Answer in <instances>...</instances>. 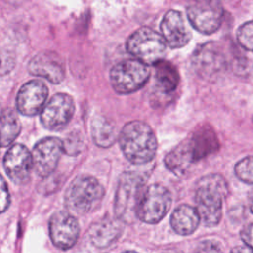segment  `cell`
Instances as JSON below:
<instances>
[{
  "label": "cell",
  "instance_id": "obj_1",
  "mask_svg": "<svg viewBox=\"0 0 253 253\" xmlns=\"http://www.w3.org/2000/svg\"><path fill=\"white\" fill-rule=\"evenodd\" d=\"M119 142L126 158L137 165L151 161L157 149V140L152 128L141 121L125 125L119 134Z\"/></svg>",
  "mask_w": 253,
  "mask_h": 253
},
{
  "label": "cell",
  "instance_id": "obj_2",
  "mask_svg": "<svg viewBox=\"0 0 253 253\" xmlns=\"http://www.w3.org/2000/svg\"><path fill=\"white\" fill-rule=\"evenodd\" d=\"M227 193V183L219 174H210L198 181L195 201L205 225L215 226L218 224L222 215V201Z\"/></svg>",
  "mask_w": 253,
  "mask_h": 253
},
{
  "label": "cell",
  "instance_id": "obj_3",
  "mask_svg": "<svg viewBox=\"0 0 253 253\" xmlns=\"http://www.w3.org/2000/svg\"><path fill=\"white\" fill-rule=\"evenodd\" d=\"M145 180L135 172L123 173L119 179L115 197V215L124 222H132L137 217V209L142 198Z\"/></svg>",
  "mask_w": 253,
  "mask_h": 253
},
{
  "label": "cell",
  "instance_id": "obj_4",
  "mask_svg": "<svg viewBox=\"0 0 253 253\" xmlns=\"http://www.w3.org/2000/svg\"><path fill=\"white\" fill-rule=\"evenodd\" d=\"M104 188L97 179L82 175L75 178L64 195V204L68 211L75 213H88L101 204Z\"/></svg>",
  "mask_w": 253,
  "mask_h": 253
},
{
  "label": "cell",
  "instance_id": "obj_5",
  "mask_svg": "<svg viewBox=\"0 0 253 253\" xmlns=\"http://www.w3.org/2000/svg\"><path fill=\"white\" fill-rule=\"evenodd\" d=\"M166 44L162 35L150 28L142 27L129 36L126 46L134 58L147 65H154L164 59Z\"/></svg>",
  "mask_w": 253,
  "mask_h": 253
},
{
  "label": "cell",
  "instance_id": "obj_6",
  "mask_svg": "<svg viewBox=\"0 0 253 253\" xmlns=\"http://www.w3.org/2000/svg\"><path fill=\"white\" fill-rule=\"evenodd\" d=\"M150 72L146 63L134 58L118 62L110 71V81L119 94H129L143 87Z\"/></svg>",
  "mask_w": 253,
  "mask_h": 253
},
{
  "label": "cell",
  "instance_id": "obj_7",
  "mask_svg": "<svg viewBox=\"0 0 253 253\" xmlns=\"http://www.w3.org/2000/svg\"><path fill=\"white\" fill-rule=\"evenodd\" d=\"M190 24L198 32L211 35L221 26L224 11L219 0H190L187 5Z\"/></svg>",
  "mask_w": 253,
  "mask_h": 253
},
{
  "label": "cell",
  "instance_id": "obj_8",
  "mask_svg": "<svg viewBox=\"0 0 253 253\" xmlns=\"http://www.w3.org/2000/svg\"><path fill=\"white\" fill-rule=\"evenodd\" d=\"M171 194L164 186L153 184L145 188L137 209V218L146 223L160 221L171 206Z\"/></svg>",
  "mask_w": 253,
  "mask_h": 253
},
{
  "label": "cell",
  "instance_id": "obj_9",
  "mask_svg": "<svg viewBox=\"0 0 253 253\" xmlns=\"http://www.w3.org/2000/svg\"><path fill=\"white\" fill-rule=\"evenodd\" d=\"M192 64L201 77L213 79L225 69L227 57L218 42H210L196 48L192 56Z\"/></svg>",
  "mask_w": 253,
  "mask_h": 253
},
{
  "label": "cell",
  "instance_id": "obj_10",
  "mask_svg": "<svg viewBox=\"0 0 253 253\" xmlns=\"http://www.w3.org/2000/svg\"><path fill=\"white\" fill-rule=\"evenodd\" d=\"M74 111L73 99L67 94L58 93L44 105L41 112V122L49 130H60L68 125Z\"/></svg>",
  "mask_w": 253,
  "mask_h": 253
},
{
  "label": "cell",
  "instance_id": "obj_11",
  "mask_svg": "<svg viewBox=\"0 0 253 253\" xmlns=\"http://www.w3.org/2000/svg\"><path fill=\"white\" fill-rule=\"evenodd\" d=\"M63 151V141L57 137L48 136L38 141L32 151L35 172L42 178L51 175Z\"/></svg>",
  "mask_w": 253,
  "mask_h": 253
},
{
  "label": "cell",
  "instance_id": "obj_12",
  "mask_svg": "<svg viewBox=\"0 0 253 253\" xmlns=\"http://www.w3.org/2000/svg\"><path fill=\"white\" fill-rule=\"evenodd\" d=\"M3 166L8 177L18 185L27 183L34 169L33 155L22 144H14L4 155Z\"/></svg>",
  "mask_w": 253,
  "mask_h": 253
},
{
  "label": "cell",
  "instance_id": "obj_13",
  "mask_svg": "<svg viewBox=\"0 0 253 253\" xmlns=\"http://www.w3.org/2000/svg\"><path fill=\"white\" fill-rule=\"evenodd\" d=\"M49 235L55 247L67 250L75 245L79 236V224L75 216L67 211H58L49 219Z\"/></svg>",
  "mask_w": 253,
  "mask_h": 253
},
{
  "label": "cell",
  "instance_id": "obj_14",
  "mask_svg": "<svg viewBox=\"0 0 253 253\" xmlns=\"http://www.w3.org/2000/svg\"><path fill=\"white\" fill-rule=\"evenodd\" d=\"M47 95L48 89L42 81L31 80L24 84L17 94V110L28 117L36 116L42 111Z\"/></svg>",
  "mask_w": 253,
  "mask_h": 253
},
{
  "label": "cell",
  "instance_id": "obj_15",
  "mask_svg": "<svg viewBox=\"0 0 253 253\" xmlns=\"http://www.w3.org/2000/svg\"><path fill=\"white\" fill-rule=\"evenodd\" d=\"M28 70L32 75L44 78L53 84L60 83L65 76L63 60L56 52L50 50L36 54L30 60Z\"/></svg>",
  "mask_w": 253,
  "mask_h": 253
},
{
  "label": "cell",
  "instance_id": "obj_16",
  "mask_svg": "<svg viewBox=\"0 0 253 253\" xmlns=\"http://www.w3.org/2000/svg\"><path fill=\"white\" fill-rule=\"evenodd\" d=\"M160 30L166 43L172 48L185 46L192 38L184 16L176 10H169L165 13L160 24Z\"/></svg>",
  "mask_w": 253,
  "mask_h": 253
},
{
  "label": "cell",
  "instance_id": "obj_17",
  "mask_svg": "<svg viewBox=\"0 0 253 253\" xmlns=\"http://www.w3.org/2000/svg\"><path fill=\"white\" fill-rule=\"evenodd\" d=\"M193 163L207 157L219 147L215 132L210 126H202L184 140Z\"/></svg>",
  "mask_w": 253,
  "mask_h": 253
},
{
  "label": "cell",
  "instance_id": "obj_18",
  "mask_svg": "<svg viewBox=\"0 0 253 253\" xmlns=\"http://www.w3.org/2000/svg\"><path fill=\"white\" fill-rule=\"evenodd\" d=\"M124 230V221L113 217H104L94 222L88 231L92 244L98 248H106L116 242Z\"/></svg>",
  "mask_w": 253,
  "mask_h": 253
},
{
  "label": "cell",
  "instance_id": "obj_19",
  "mask_svg": "<svg viewBox=\"0 0 253 253\" xmlns=\"http://www.w3.org/2000/svg\"><path fill=\"white\" fill-rule=\"evenodd\" d=\"M201 220L197 208L189 205H181L171 214L170 224L177 234L185 236L192 234L199 226Z\"/></svg>",
  "mask_w": 253,
  "mask_h": 253
},
{
  "label": "cell",
  "instance_id": "obj_20",
  "mask_svg": "<svg viewBox=\"0 0 253 253\" xmlns=\"http://www.w3.org/2000/svg\"><path fill=\"white\" fill-rule=\"evenodd\" d=\"M91 135L95 144L100 147H110L117 139L114 125L102 116H96L91 123Z\"/></svg>",
  "mask_w": 253,
  "mask_h": 253
},
{
  "label": "cell",
  "instance_id": "obj_21",
  "mask_svg": "<svg viewBox=\"0 0 253 253\" xmlns=\"http://www.w3.org/2000/svg\"><path fill=\"white\" fill-rule=\"evenodd\" d=\"M155 66V79L158 87L165 93L173 92L179 83V73L176 67L164 59L160 60Z\"/></svg>",
  "mask_w": 253,
  "mask_h": 253
},
{
  "label": "cell",
  "instance_id": "obj_22",
  "mask_svg": "<svg viewBox=\"0 0 253 253\" xmlns=\"http://www.w3.org/2000/svg\"><path fill=\"white\" fill-rule=\"evenodd\" d=\"M21 130V123L17 113L8 108L2 111L1 115V146L6 147L11 144Z\"/></svg>",
  "mask_w": 253,
  "mask_h": 253
},
{
  "label": "cell",
  "instance_id": "obj_23",
  "mask_svg": "<svg viewBox=\"0 0 253 253\" xmlns=\"http://www.w3.org/2000/svg\"><path fill=\"white\" fill-rule=\"evenodd\" d=\"M164 162L166 167L176 175H183L189 166L193 164L184 141L179 143L165 156Z\"/></svg>",
  "mask_w": 253,
  "mask_h": 253
},
{
  "label": "cell",
  "instance_id": "obj_24",
  "mask_svg": "<svg viewBox=\"0 0 253 253\" xmlns=\"http://www.w3.org/2000/svg\"><path fill=\"white\" fill-rule=\"evenodd\" d=\"M236 177L247 184H253V156H247L234 166Z\"/></svg>",
  "mask_w": 253,
  "mask_h": 253
},
{
  "label": "cell",
  "instance_id": "obj_25",
  "mask_svg": "<svg viewBox=\"0 0 253 253\" xmlns=\"http://www.w3.org/2000/svg\"><path fill=\"white\" fill-rule=\"evenodd\" d=\"M236 38L244 49L253 51V21L242 24L237 30Z\"/></svg>",
  "mask_w": 253,
  "mask_h": 253
},
{
  "label": "cell",
  "instance_id": "obj_26",
  "mask_svg": "<svg viewBox=\"0 0 253 253\" xmlns=\"http://www.w3.org/2000/svg\"><path fill=\"white\" fill-rule=\"evenodd\" d=\"M81 145H83L82 137L79 133H70L68 137L63 141L64 152L69 155H75L81 151Z\"/></svg>",
  "mask_w": 253,
  "mask_h": 253
},
{
  "label": "cell",
  "instance_id": "obj_27",
  "mask_svg": "<svg viewBox=\"0 0 253 253\" xmlns=\"http://www.w3.org/2000/svg\"><path fill=\"white\" fill-rule=\"evenodd\" d=\"M241 239L243 242L253 250V222L246 225L240 232Z\"/></svg>",
  "mask_w": 253,
  "mask_h": 253
},
{
  "label": "cell",
  "instance_id": "obj_28",
  "mask_svg": "<svg viewBox=\"0 0 253 253\" xmlns=\"http://www.w3.org/2000/svg\"><path fill=\"white\" fill-rule=\"evenodd\" d=\"M10 205V195L4 178L1 181V212H4Z\"/></svg>",
  "mask_w": 253,
  "mask_h": 253
},
{
  "label": "cell",
  "instance_id": "obj_29",
  "mask_svg": "<svg viewBox=\"0 0 253 253\" xmlns=\"http://www.w3.org/2000/svg\"><path fill=\"white\" fill-rule=\"evenodd\" d=\"M197 250L201 252H217V251H221V248L219 247L218 243H216L215 241L206 240L199 245Z\"/></svg>",
  "mask_w": 253,
  "mask_h": 253
},
{
  "label": "cell",
  "instance_id": "obj_30",
  "mask_svg": "<svg viewBox=\"0 0 253 253\" xmlns=\"http://www.w3.org/2000/svg\"><path fill=\"white\" fill-rule=\"evenodd\" d=\"M250 211H251V212L253 213V199H252V202H251V206H250Z\"/></svg>",
  "mask_w": 253,
  "mask_h": 253
}]
</instances>
